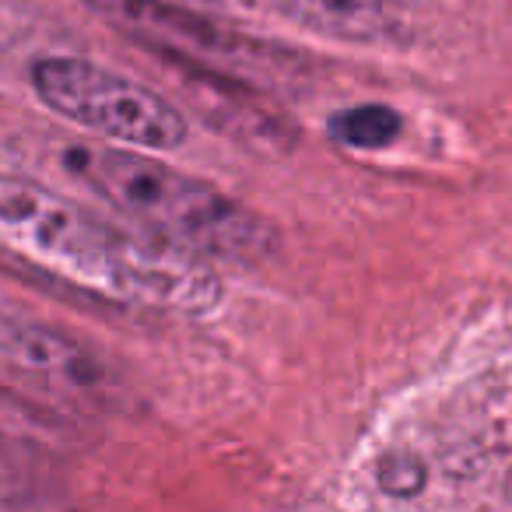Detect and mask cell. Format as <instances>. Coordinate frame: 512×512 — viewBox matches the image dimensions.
Masks as SVG:
<instances>
[{
    "mask_svg": "<svg viewBox=\"0 0 512 512\" xmlns=\"http://www.w3.org/2000/svg\"><path fill=\"white\" fill-rule=\"evenodd\" d=\"M0 242L25 260L123 306L211 316L225 285L207 256L127 228L25 176L0 172Z\"/></svg>",
    "mask_w": 512,
    "mask_h": 512,
    "instance_id": "6da1fadb",
    "label": "cell"
},
{
    "mask_svg": "<svg viewBox=\"0 0 512 512\" xmlns=\"http://www.w3.org/2000/svg\"><path fill=\"white\" fill-rule=\"evenodd\" d=\"M67 165L141 228H151L207 260L256 267L278 249L274 225L253 207L141 151L71 144Z\"/></svg>",
    "mask_w": 512,
    "mask_h": 512,
    "instance_id": "7a4b0ae2",
    "label": "cell"
},
{
    "mask_svg": "<svg viewBox=\"0 0 512 512\" xmlns=\"http://www.w3.org/2000/svg\"><path fill=\"white\" fill-rule=\"evenodd\" d=\"M32 92L46 109L81 130L116 144L148 151H176L190 141L183 109L165 95L120 71L85 57H39L29 71Z\"/></svg>",
    "mask_w": 512,
    "mask_h": 512,
    "instance_id": "3957f363",
    "label": "cell"
},
{
    "mask_svg": "<svg viewBox=\"0 0 512 512\" xmlns=\"http://www.w3.org/2000/svg\"><path fill=\"white\" fill-rule=\"evenodd\" d=\"M85 8L127 29L141 46L183 53L200 64L232 74H281L295 67V57L260 36H246L235 25L218 22L179 0H81Z\"/></svg>",
    "mask_w": 512,
    "mask_h": 512,
    "instance_id": "277c9868",
    "label": "cell"
},
{
    "mask_svg": "<svg viewBox=\"0 0 512 512\" xmlns=\"http://www.w3.org/2000/svg\"><path fill=\"white\" fill-rule=\"evenodd\" d=\"M148 50L158 64L176 74V85L211 127L225 130L242 144L271 151V155H288L299 144V127L264 92H256L242 74L200 64V60L162 50V46H148Z\"/></svg>",
    "mask_w": 512,
    "mask_h": 512,
    "instance_id": "5b68a950",
    "label": "cell"
},
{
    "mask_svg": "<svg viewBox=\"0 0 512 512\" xmlns=\"http://www.w3.org/2000/svg\"><path fill=\"white\" fill-rule=\"evenodd\" d=\"M0 358L81 400H109L113 390V372L99 355H92L64 330L15 313L4 302H0Z\"/></svg>",
    "mask_w": 512,
    "mask_h": 512,
    "instance_id": "8992f818",
    "label": "cell"
},
{
    "mask_svg": "<svg viewBox=\"0 0 512 512\" xmlns=\"http://www.w3.org/2000/svg\"><path fill=\"white\" fill-rule=\"evenodd\" d=\"M246 4L334 43L379 46L400 39V18L390 11V0H246Z\"/></svg>",
    "mask_w": 512,
    "mask_h": 512,
    "instance_id": "52a82bcc",
    "label": "cell"
},
{
    "mask_svg": "<svg viewBox=\"0 0 512 512\" xmlns=\"http://www.w3.org/2000/svg\"><path fill=\"white\" fill-rule=\"evenodd\" d=\"M43 435L25 421L15 404H0V502L25 505L36 502L50 488V456Z\"/></svg>",
    "mask_w": 512,
    "mask_h": 512,
    "instance_id": "ba28073f",
    "label": "cell"
},
{
    "mask_svg": "<svg viewBox=\"0 0 512 512\" xmlns=\"http://www.w3.org/2000/svg\"><path fill=\"white\" fill-rule=\"evenodd\" d=\"M327 130L337 144H344V148L379 151V148H390V144L400 137L404 116H400L393 106H383V102H365V106H351V109L334 113Z\"/></svg>",
    "mask_w": 512,
    "mask_h": 512,
    "instance_id": "9c48e42d",
    "label": "cell"
},
{
    "mask_svg": "<svg viewBox=\"0 0 512 512\" xmlns=\"http://www.w3.org/2000/svg\"><path fill=\"white\" fill-rule=\"evenodd\" d=\"M379 488L393 498H414L425 491V481H428V467L418 460L414 453H386L379 460Z\"/></svg>",
    "mask_w": 512,
    "mask_h": 512,
    "instance_id": "30bf717a",
    "label": "cell"
},
{
    "mask_svg": "<svg viewBox=\"0 0 512 512\" xmlns=\"http://www.w3.org/2000/svg\"><path fill=\"white\" fill-rule=\"evenodd\" d=\"M505 498L512 502V467H509V474H505Z\"/></svg>",
    "mask_w": 512,
    "mask_h": 512,
    "instance_id": "8fae6325",
    "label": "cell"
}]
</instances>
